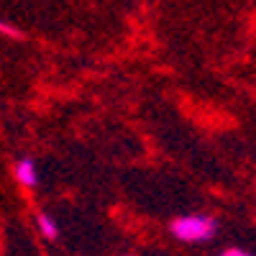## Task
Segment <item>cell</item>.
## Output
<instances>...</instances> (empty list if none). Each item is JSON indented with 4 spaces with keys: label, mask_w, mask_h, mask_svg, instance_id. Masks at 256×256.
<instances>
[{
    "label": "cell",
    "mask_w": 256,
    "mask_h": 256,
    "mask_svg": "<svg viewBox=\"0 0 256 256\" xmlns=\"http://www.w3.org/2000/svg\"><path fill=\"white\" fill-rule=\"evenodd\" d=\"M218 233V226L210 216H180L172 220V236L182 244H205L212 241Z\"/></svg>",
    "instance_id": "cell-1"
},
{
    "label": "cell",
    "mask_w": 256,
    "mask_h": 256,
    "mask_svg": "<svg viewBox=\"0 0 256 256\" xmlns=\"http://www.w3.org/2000/svg\"><path fill=\"white\" fill-rule=\"evenodd\" d=\"M13 177L20 187H26V190H34L38 184V169L31 159H18L16 166H13Z\"/></svg>",
    "instance_id": "cell-2"
},
{
    "label": "cell",
    "mask_w": 256,
    "mask_h": 256,
    "mask_svg": "<svg viewBox=\"0 0 256 256\" xmlns=\"http://www.w3.org/2000/svg\"><path fill=\"white\" fill-rule=\"evenodd\" d=\"M36 230L41 233L44 241H56L59 238V226L49 212H36Z\"/></svg>",
    "instance_id": "cell-3"
},
{
    "label": "cell",
    "mask_w": 256,
    "mask_h": 256,
    "mask_svg": "<svg viewBox=\"0 0 256 256\" xmlns=\"http://www.w3.org/2000/svg\"><path fill=\"white\" fill-rule=\"evenodd\" d=\"M0 36H6V38H24V31H18L13 24H8V20L0 18Z\"/></svg>",
    "instance_id": "cell-4"
},
{
    "label": "cell",
    "mask_w": 256,
    "mask_h": 256,
    "mask_svg": "<svg viewBox=\"0 0 256 256\" xmlns=\"http://www.w3.org/2000/svg\"><path fill=\"white\" fill-rule=\"evenodd\" d=\"M223 254H226V256H246L248 248H236V246H230V248H223Z\"/></svg>",
    "instance_id": "cell-5"
}]
</instances>
